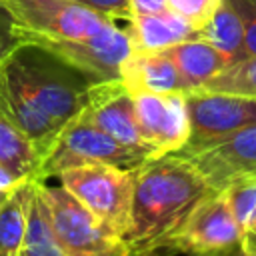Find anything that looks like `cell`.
Here are the masks:
<instances>
[{"label":"cell","instance_id":"6da1fadb","mask_svg":"<svg viewBox=\"0 0 256 256\" xmlns=\"http://www.w3.org/2000/svg\"><path fill=\"white\" fill-rule=\"evenodd\" d=\"M92 80L50 50L20 42L0 62V114L24 132L42 158L88 102Z\"/></svg>","mask_w":256,"mask_h":256},{"label":"cell","instance_id":"7a4b0ae2","mask_svg":"<svg viewBox=\"0 0 256 256\" xmlns=\"http://www.w3.org/2000/svg\"><path fill=\"white\" fill-rule=\"evenodd\" d=\"M212 192L192 160L178 152L142 160L136 166L130 228L124 236L130 256L162 250L164 240Z\"/></svg>","mask_w":256,"mask_h":256},{"label":"cell","instance_id":"3957f363","mask_svg":"<svg viewBox=\"0 0 256 256\" xmlns=\"http://www.w3.org/2000/svg\"><path fill=\"white\" fill-rule=\"evenodd\" d=\"M76 200H80L110 232L124 238L130 228L136 166L88 164L60 172L56 176Z\"/></svg>","mask_w":256,"mask_h":256},{"label":"cell","instance_id":"277c9868","mask_svg":"<svg viewBox=\"0 0 256 256\" xmlns=\"http://www.w3.org/2000/svg\"><path fill=\"white\" fill-rule=\"evenodd\" d=\"M38 190L66 256H130L124 238L110 232L64 186H52L38 178Z\"/></svg>","mask_w":256,"mask_h":256},{"label":"cell","instance_id":"5b68a950","mask_svg":"<svg viewBox=\"0 0 256 256\" xmlns=\"http://www.w3.org/2000/svg\"><path fill=\"white\" fill-rule=\"evenodd\" d=\"M16 22L20 42L80 40L108 28L112 20L74 0H2Z\"/></svg>","mask_w":256,"mask_h":256},{"label":"cell","instance_id":"8992f818","mask_svg":"<svg viewBox=\"0 0 256 256\" xmlns=\"http://www.w3.org/2000/svg\"><path fill=\"white\" fill-rule=\"evenodd\" d=\"M144 156L138 152L126 148L120 144L116 138L88 122L82 114L72 118L58 138L52 142L48 152L44 154L36 178L48 180L56 178L60 172L76 166H88V164H114V166H124L132 168L138 166Z\"/></svg>","mask_w":256,"mask_h":256},{"label":"cell","instance_id":"52a82bcc","mask_svg":"<svg viewBox=\"0 0 256 256\" xmlns=\"http://www.w3.org/2000/svg\"><path fill=\"white\" fill-rule=\"evenodd\" d=\"M190 136L178 152L192 156L256 124V96L196 88L184 94Z\"/></svg>","mask_w":256,"mask_h":256},{"label":"cell","instance_id":"ba28073f","mask_svg":"<svg viewBox=\"0 0 256 256\" xmlns=\"http://www.w3.org/2000/svg\"><path fill=\"white\" fill-rule=\"evenodd\" d=\"M242 230L220 190L200 200L186 220L164 240L162 250L188 256H210L240 248Z\"/></svg>","mask_w":256,"mask_h":256},{"label":"cell","instance_id":"9c48e42d","mask_svg":"<svg viewBox=\"0 0 256 256\" xmlns=\"http://www.w3.org/2000/svg\"><path fill=\"white\" fill-rule=\"evenodd\" d=\"M38 46L50 50L52 54L80 70L94 84L120 80L122 64L132 54L126 26H120L118 22H112L108 28L88 38L42 42Z\"/></svg>","mask_w":256,"mask_h":256},{"label":"cell","instance_id":"30bf717a","mask_svg":"<svg viewBox=\"0 0 256 256\" xmlns=\"http://www.w3.org/2000/svg\"><path fill=\"white\" fill-rule=\"evenodd\" d=\"M88 122L116 138L126 148L138 152L144 158L154 156L152 148L144 140L134 108V94L122 80L92 84L88 102L80 112Z\"/></svg>","mask_w":256,"mask_h":256},{"label":"cell","instance_id":"8fae6325","mask_svg":"<svg viewBox=\"0 0 256 256\" xmlns=\"http://www.w3.org/2000/svg\"><path fill=\"white\" fill-rule=\"evenodd\" d=\"M138 128L154 156L180 152L190 136L186 98L182 92H132Z\"/></svg>","mask_w":256,"mask_h":256},{"label":"cell","instance_id":"7c38bea8","mask_svg":"<svg viewBox=\"0 0 256 256\" xmlns=\"http://www.w3.org/2000/svg\"><path fill=\"white\" fill-rule=\"evenodd\" d=\"M186 158L214 190H222L238 176L256 174V124Z\"/></svg>","mask_w":256,"mask_h":256},{"label":"cell","instance_id":"4fadbf2b","mask_svg":"<svg viewBox=\"0 0 256 256\" xmlns=\"http://www.w3.org/2000/svg\"><path fill=\"white\" fill-rule=\"evenodd\" d=\"M120 80L130 92H154V94L188 92V86L180 70L164 50L160 52L132 50V54L122 64Z\"/></svg>","mask_w":256,"mask_h":256},{"label":"cell","instance_id":"5bb4252c","mask_svg":"<svg viewBox=\"0 0 256 256\" xmlns=\"http://www.w3.org/2000/svg\"><path fill=\"white\" fill-rule=\"evenodd\" d=\"M124 26L134 52H160L184 40L198 38V30L172 10L134 16Z\"/></svg>","mask_w":256,"mask_h":256},{"label":"cell","instance_id":"9a60e30c","mask_svg":"<svg viewBox=\"0 0 256 256\" xmlns=\"http://www.w3.org/2000/svg\"><path fill=\"white\" fill-rule=\"evenodd\" d=\"M164 52L180 70L188 86V92L202 88L210 78H214L218 72H222L230 64V60L220 50H216L212 44L200 38L184 40L180 44L166 48Z\"/></svg>","mask_w":256,"mask_h":256},{"label":"cell","instance_id":"2e32d148","mask_svg":"<svg viewBox=\"0 0 256 256\" xmlns=\"http://www.w3.org/2000/svg\"><path fill=\"white\" fill-rule=\"evenodd\" d=\"M36 176L22 178L0 204V256H16L24 238Z\"/></svg>","mask_w":256,"mask_h":256},{"label":"cell","instance_id":"e0dca14e","mask_svg":"<svg viewBox=\"0 0 256 256\" xmlns=\"http://www.w3.org/2000/svg\"><path fill=\"white\" fill-rule=\"evenodd\" d=\"M198 38L220 50L230 64L244 58V28L230 0H220L210 20L198 30Z\"/></svg>","mask_w":256,"mask_h":256},{"label":"cell","instance_id":"ac0fdd59","mask_svg":"<svg viewBox=\"0 0 256 256\" xmlns=\"http://www.w3.org/2000/svg\"><path fill=\"white\" fill-rule=\"evenodd\" d=\"M40 162L42 154L34 142L0 114V166L22 180L36 176Z\"/></svg>","mask_w":256,"mask_h":256},{"label":"cell","instance_id":"d6986e66","mask_svg":"<svg viewBox=\"0 0 256 256\" xmlns=\"http://www.w3.org/2000/svg\"><path fill=\"white\" fill-rule=\"evenodd\" d=\"M16 256H66L56 240L48 208L38 190V178L34 182V194L28 210L26 230Z\"/></svg>","mask_w":256,"mask_h":256},{"label":"cell","instance_id":"ffe728a7","mask_svg":"<svg viewBox=\"0 0 256 256\" xmlns=\"http://www.w3.org/2000/svg\"><path fill=\"white\" fill-rule=\"evenodd\" d=\"M202 88L214 90V92L256 96V56L242 58L238 62L228 64L222 72L210 78Z\"/></svg>","mask_w":256,"mask_h":256},{"label":"cell","instance_id":"44dd1931","mask_svg":"<svg viewBox=\"0 0 256 256\" xmlns=\"http://www.w3.org/2000/svg\"><path fill=\"white\" fill-rule=\"evenodd\" d=\"M222 196L236 218L240 230H244L246 222L250 220L254 208H256V174L250 176H238L230 180L222 190Z\"/></svg>","mask_w":256,"mask_h":256},{"label":"cell","instance_id":"7402d4cb","mask_svg":"<svg viewBox=\"0 0 256 256\" xmlns=\"http://www.w3.org/2000/svg\"><path fill=\"white\" fill-rule=\"evenodd\" d=\"M220 0H168V8L190 22L196 30H200L210 20Z\"/></svg>","mask_w":256,"mask_h":256},{"label":"cell","instance_id":"603a6c76","mask_svg":"<svg viewBox=\"0 0 256 256\" xmlns=\"http://www.w3.org/2000/svg\"><path fill=\"white\" fill-rule=\"evenodd\" d=\"M244 28V58L256 56V0H230Z\"/></svg>","mask_w":256,"mask_h":256},{"label":"cell","instance_id":"cb8c5ba5","mask_svg":"<svg viewBox=\"0 0 256 256\" xmlns=\"http://www.w3.org/2000/svg\"><path fill=\"white\" fill-rule=\"evenodd\" d=\"M98 14H104L112 20H122V22H128L132 16H130V8H128V0H74Z\"/></svg>","mask_w":256,"mask_h":256},{"label":"cell","instance_id":"d4e9b609","mask_svg":"<svg viewBox=\"0 0 256 256\" xmlns=\"http://www.w3.org/2000/svg\"><path fill=\"white\" fill-rule=\"evenodd\" d=\"M18 44H20V40L16 34V22L10 14V10L6 8V4L0 0V62Z\"/></svg>","mask_w":256,"mask_h":256},{"label":"cell","instance_id":"484cf974","mask_svg":"<svg viewBox=\"0 0 256 256\" xmlns=\"http://www.w3.org/2000/svg\"><path fill=\"white\" fill-rule=\"evenodd\" d=\"M130 16H148V14H158L168 8V0H128Z\"/></svg>","mask_w":256,"mask_h":256},{"label":"cell","instance_id":"4316f807","mask_svg":"<svg viewBox=\"0 0 256 256\" xmlns=\"http://www.w3.org/2000/svg\"><path fill=\"white\" fill-rule=\"evenodd\" d=\"M240 250L246 252V254H254V256H256V208H254L250 220L246 222V226H244V230H242Z\"/></svg>","mask_w":256,"mask_h":256},{"label":"cell","instance_id":"83f0119b","mask_svg":"<svg viewBox=\"0 0 256 256\" xmlns=\"http://www.w3.org/2000/svg\"><path fill=\"white\" fill-rule=\"evenodd\" d=\"M20 180L14 176V174H10L6 168H2L0 166V190H4V188H12L14 184H18Z\"/></svg>","mask_w":256,"mask_h":256},{"label":"cell","instance_id":"f1b7e54d","mask_svg":"<svg viewBox=\"0 0 256 256\" xmlns=\"http://www.w3.org/2000/svg\"><path fill=\"white\" fill-rule=\"evenodd\" d=\"M14 186H16V184H14ZM10 190H12V188H4V190H0V204L4 202V198L8 196V192H10Z\"/></svg>","mask_w":256,"mask_h":256},{"label":"cell","instance_id":"f546056e","mask_svg":"<svg viewBox=\"0 0 256 256\" xmlns=\"http://www.w3.org/2000/svg\"><path fill=\"white\" fill-rule=\"evenodd\" d=\"M236 250V248H234ZM234 250H228V252H220V254H210V256H234Z\"/></svg>","mask_w":256,"mask_h":256},{"label":"cell","instance_id":"4dcf8cb0","mask_svg":"<svg viewBox=\"0 0 256 256\" xmlns=\"http://www.w3.org/2000/svg\"><path fill=\"white\" fill-rule=\"evenodd\" d=\"M234 256H254V254H246V252H242L240 248H236V250H234Z\"/></svg>","mask_w":256,"mask_h":256},{"label":"cell","instance_id":"1f68e13d","mask_svg":"<svg viewBox=\"0 0 256 256\" xmlns=\"http://www.w3.org/2000/svg\"><path fill=\"white\" fill-rule=\"evenodd\" d=\"M150 256H152V254H150Z\"/></svg>","mask_w":256,"mask_h":256}]
</instances>
